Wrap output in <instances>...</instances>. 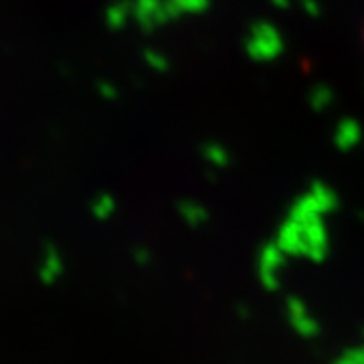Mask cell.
Returning <instances> with one entry per match:
<instances>
[{"mask_svg": "<svg viewBox=\"0 0 364 364\" xmlns=\"http://www.w3.org/2000/svg\"><path fill=\"white\" fill-rule=\"evenodd\" d=\"M363 41H364V37H363Z\"/></svg>", "mask_w": 364, "mask_h": 364, "instance_id": "6da1fadb", "label": "cell"}]
</instances>
